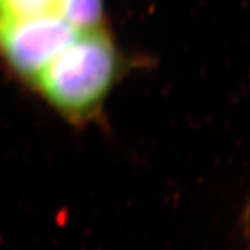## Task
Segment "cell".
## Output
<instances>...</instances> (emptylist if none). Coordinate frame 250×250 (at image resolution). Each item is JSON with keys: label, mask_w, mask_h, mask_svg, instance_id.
<instances>
[{"label": "cell", "mask_w": 250, "mask_h": 250, "mask_svg": "<svg viewBox=\"0 0 250 250\" xmlns=\"http://www.w3.org/2000/svg\"><path fill=\"white\" fill-rule=\"evenodd\" d=\"M119 58L101 27L81 31L33 78L55 109L74 119L86 118L107 96L115 81Z\"/></svg>", "instance_id": "6da1fadb"}, {"label": "cell", "mask_w": 250, "mask_h": 250, "mask_svg": "<svg viewBox=\"0 0 250 250\" xmlns=\"http://www.w3.org/2000/svg\"><path fill=\"white\" fill-rule=\"evenodd\" d=\"M102 0H56V13L79 31L101 27Z\"/></svg>", "instance_id": "3957f363"}, {"label": "cell", "mask_w": 250, "mask_h": 250, "mask_svg": "<svg viewBox=\"0 0 250 250\" xmlns=\"http://www.w3.org/2000/svg\"><path fill=\"white\" fill-rule=\"evenodd\" d=\"M79 32L58 13L0 20V53L18 74L33 81Z\"/></svg>", "instance_id": "7a4b0ae2"}]
</instances>
